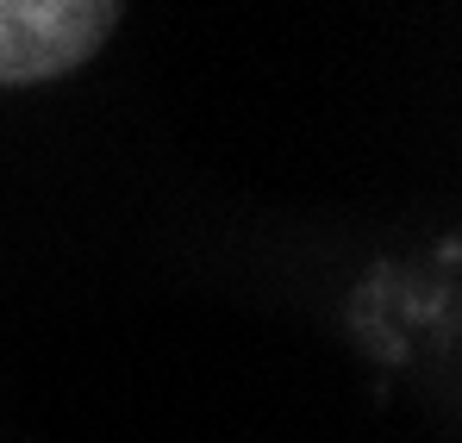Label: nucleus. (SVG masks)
Instances as JSON below:
<instances>
[{"label":"nucleus","instance_id":"nucleus-1","mask_svg":"<svg viewBox=\"0 0 462 443\" xmlns=\"http://www.w3.org/2000/svg\"><path fill=\"white\" fill-rule=\"evenodd\" d=\"M125 0H0V88L81 69L119 25Z\"/></svg>","mask_w":462,"mask_h":443}]
</instances>
